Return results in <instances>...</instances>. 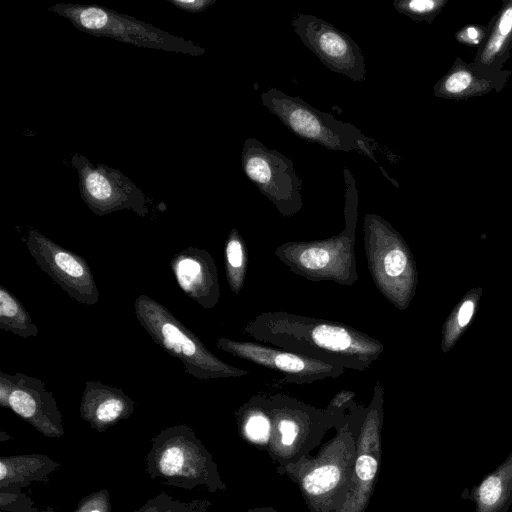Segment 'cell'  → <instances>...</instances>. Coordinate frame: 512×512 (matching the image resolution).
<instances>
[{"label":"cell","mask_w":512,"mask_h":512,"mask_svg":"<svg viewBox=\"0 0 512 512\" xmlns=\"http://www.w3.org/2000/svg\"><path fill=\"white\" fill-rule=\"evenodd\" d=\"M343 176L346 185L343 230L321 240L282 243L275 249L274 255L290 271L308 280L333 281L352 286L358 281L355 255L358 191L347 167L343 168Z\"/></svg>","instance_id":"obj_2"},{"label":"cell","mask_w":512,"mask_h":512,"mask_svg":"<svg viewBox=\"0 0 512 512\" xmlns=\"http://www.w3.org/2000/svg\"><path fill=\"white\" fill-rule=\"evenodd\" d=\"M169 3L178 9L190 12L199 13L213 5L216 0H167Z\"/></svg>","instance_id":"obj_27"},{"label":"cell","mask_w":512,"mask_h":512,"mask_svg":"<svg viewBox=\"0 0 512 512\" xmlns=\"http://www.w3.org/2000/svg\"><path fill=\"white\" fill-rule=\"evenodd\" d=\"M512 41V1H509L498 13L488 39L477 56L476 66L492 65Z\"/></svg>","instance_id":"obj_20"},{"label":"cell","mask_w":512,"mask_h":512,"mask_svg":"<svg viewBox=\"0 0 512 512\" xmlns=\"http://www.w3.org/2000/svg\"><path fill=\"white\" fill-rule=\"evenodd\" d=\"M133 402L121 389L100 381H87L82 397V413L97 424H110L132 410Z\"/></svg>","instance_id":"obj_18"},{"label":"cell","mask_w":512,"mask_h":512,"mask_svg":"<svg viewBox=\"0 0 512 512\" xmlns=\"http://www.w3.org/2000/svg\"><path fill=\"white\" fill-rule=\"evenodd\" d=\"M486 31L481 26L468 25L460 29L455 37L457 41L467 45H478L485 37Z\"/></svg>","instance_id":"obj_25"},{"label":"cell","mask_w":512,"mask_h":512,"mask_svg":"<svg viewBox=\"0 0 512 512\" xmlns=\"http://www.w3.org/2000/svg\"><path fill=\"white\" fill-rule=\"evenodd\" d=\"M215 343L234 357L282 374L289 383L310 384L327 378L336 379L345 371L343 366L256 341L221 337Z\"/></svg>","instance_id":"obj_13"},{"label":"cell","mask_w":512,"mask_h":512,"mask_svg":"<svg viewBox=\"0 0 512 512\" xmlns=\"http://www.w3.org/2000/svg\"><path fill=\"white\" fill-rule=\"evenodd\" d=\"M0 328L24 338L39 333L23 305L3 286L0 287Z\"/></svg>","instance_id":"obj_21"},{"label":"cell","mask_w":512,"mask_h":512,"mask_svg":"<svg viewBox=\"0 0 512 512\" xmlns=\"http://www.w3.org/2000/svg\"><path fill=\"white\" fill-rule=\"evenodd\" d=\"M248 256L245 241L236 228L229 232L225 244V271L230 290L239 294L244 286Z\"/></svg>","instance_id":"obj_22"},{"label":"cell","mask_w":512,"mask_h":512,"mask_svg":"<svg viewBox=\"0 0 512 512\" xmlns=\"http://www.w3.org/2000/svg\"><path fill=\"white\" fill-rule=\"evenodd\" d=\"M171 269L182 291L205 309L214 308L220 299L217 266L211 254L188 247L171 260Z\"/></svg>","instance_id":"obj_15"},{"label":"cell","mask_w":512,"mask_h":512,"mask_svg":"<svg viewBox=\"0 0 512 512\" xmlns=\"http://www.w3.org/2000/svg\"><path fill=\"white\" fill-rule=\"evenodd\" d=\"M355 396V392L342 389L331 399L326 410L331 412L333 415L338 414L340 411H344L349 407Z\"/></svg>","instance_id":"obj_26"},{"label":"cell","mask_w":512,"mask_h":512,"mask_svg":"<svg viewBox=\"0 0 512 512\" xmlns=\"http://www.w3.org/2000/svg\"><path fill=\"white\" fill-rule=\"evenodd\" d=\"M363 240L368 270L378 291L399 309L409 303L414 274L401 235L383 217L366 213Z\"/></svg>","instance_id":"obj_7"},{"label":"cell","mask_w":512,"mask_h":512,"mask_svg":"<svg viewBox=\"0 0 512 512\" xmlns=\"http://www.w3.org/2000/svg\"><path fill=\"white\" fill-rule=\"evenodd\" d=\"M249 512H275V511L270 508H257L254 510H250Z\"/></svg>","instance_id":"obj_30"},{"label":"cell","mask_w":512,"mask_h":512,"mask_svg":"<svg viewBox=\"0 0 512 512\" xmlns=\"http://www.w3.org/2000/svg\"><path fill=\"white\" fill-rule=\"evenodd\" d=\"M260 100L296 136L333 151L357 150L377 164L374 156L377 143L356 126L337 120L301 98L276 88L262 92Z\"/></svg>","instance_id":"obj_5"},{"label":"cell","mask_w":512,"mask_h":512,"mask_svg":"<svg viewBox=\"0 0 512 512\" xmlns=\"http://www.w3.org/2000/svg\"><path fill=\"white\" fill-rule=\"evenodd\" d=\"M0 400L2 405L34 423H50V419L58 417L56 402L44 383L22 373L0 372Z\"/></svg>","instance_id":"obj_16"},{"label":"cell","mask_w":512,"mask_h":512,"mask_svg":"<svg viewBox=\"0 0 512 512\" xmlns=\"http://www.w3.org/2000/svg\"><path fill=\"white\" fill-rule=\"evenodd\" d=\"M491 89L490 80L480 77V72L457 59L434 86V94L441 98L464 99L483 95Z\"/></svg>","instance_id":"obj_19"},{"label":"cell","mask_w":512,"mask_h":512,"mask_svg":"<svg viewBox=\"0 0 512 512\" xmlns=\"http://www.w3.org/2000/svg\"><path fill=\"white\" fill-rule=\"evenodd\" d=\"M71 163L78 172L80 196L96 215L124 209L142 217L149 213L145 194L120 170L102 163L93 164L77 153Z\"/></svg>","instance_id":"obj_9"},{"label":"cell","mask_w":512,"mask_h":512,"mask_svg":"<svg viewBox=\"0 0 512 512\" xmlns=\"http://www.w3.org/2000/svg\"><path fill=\"white\" fill-rule=\"evenodd\" d=\"M134 311L152 340L179 359L189 375L199 380H210L241 377L248 373L211 353L201 339L155 299L140 295L134 302Z\"/></svg>","instance_id":"obj_4"},{"label":"cell","mask_w":512,"mask_h":512,"mask_svg":"<svg viewBox=\"0 0 512 512\" xmlns=\"http://www.w3.org/2000/svg\"><path fill=\"white\" fill-rule=\"evenodd\" d=\"M384 389L379 381L365 410L357 439V457L348 494L336 512H364L375 486L381 458Z\"/></svg>","instance_id":"obj_11"},{"label":"cell","mask_w":512,"mask_h":512,"mask_svg":"<svg viewBox=\"0 0 512 512\" xmlns=\"http://www.w3.org/2000/svg\"><path fill=\"white\" fill-rule=\"evenodd\" d=\"M462 498L474 503L475 512H508L512 505V451L481 482L466 489Z\"/></svg>","instance_id":"obj_17"},{"label":"cell","mask_w":512,"mask_h":512,"mask_svg":"<svg viewBox=\"0 0 512 512\" xmlns=\"http://www.w3.org/2000/svg\"><path fill=\"white\" fill-rule=\"evenodd\" d=\"M474 311V303L472 301H466L461 306L458 313V323L460 326H465L471 319Z\"/></svg>","instance_id":"obj_28"},{"label":"cell","mask_w":512,"mask_h":512,"mask_svg":"<svg viewBox=\"0 0 512 512\" xmlns=\"http://www.w3.org/2000/svg\"><path fill=\"white\" fill-rule=\"evenodd\" d=\"M241 165L246 177L282 216L290 217L301 211L302 180L289 157L249 137L244 141Z\"/></svg>","instance_id":"obj_8"},{"label":"cell","mask_w":512,"mask_h":512,"mask_svg":"<svg viewBox=\"0 0 512 512\" xmlns=\"http://www.w3.org/2000/svg\"><path fill=\"white\" fill-rule=\"evenodd\" d=\"M6 476V467L4 463H0V479L3 480Z\"/></svg>","instance_id":"obj_29"},{"label":"cell","mask_w":512,"mask_h":512,"mask_svg":"<svg viewBox=\"0 0 512 512\" xmlns=\"http://www.w3.org/2000/svg\"><path fill=\"white\" fill-rule=\"evenodd\" d=\"M445 0H394V8L415 21L431 22L442 10Z\"/></svg>","instance_id":"obj_24"},{"label":"cell","mask_w":512,"mask_h":512,"mask_svg":"<svg viewBox=\"0 0 512 512\" xmlns=\"http://www.w3.org/2000/svg\"><path fill=\"white\" fill-rule=\"evenodd\" d=\"M243 334L258 343L360 372L384 351L380 340L348 324L285 311L258 314L244 326Z\"/></svg>","instance_id":"obj_1"},{"label":"cell","mask_w":512,"mask_h":512,"mask_svg":"<svg viewBox=\"0 0 512 512\" xmlns=\"http://www.w3.org/2000/svg\"><path fill=\"white\" fill-rule=\"evenodd\" d=\"M260 398L271 424L269 447L277 456L294 455L309 437L323 434L338 420L328 410L316 409L288 395L260 394Z\"/></svg>","instance_id":"obj_10"},{"label":"cell","mask_w":512,"mask_h":512,"mask_svg":"<svg viewBox=\"0 0 512 512\" xmlns=\"http://www.w3.org/2000/svg\"><path fill=\"white\" fill-rule=\"evenodd\" d=\"M26 246L42 271L48 274L72 299L94 305L99 300L96 282L87 262L35 229H30Z\"/></svg>","instance_id":"obj_14"},{"label":"cell","mask_w":512,"mask_h":512,"mask_svg":"<svg viewBox=\"0 0 512 512\" xmlns=\"http://www.w3.org/2000/svg\"><path fill=\"white\" fill-rule=\"evenodd\" d=\"M291 24L302 43L327 68L352 81L365 80L364 56L359 45L348 34L313 15L296 14Z\"/></svg>","instance_id":"obj_12"},{"label":"cell","mask_w":512,"mask_h":512,"mask_svg":"<svg viewBox=\"0 0 512 512\" xmlns=\"http://www.w3.org/2000/svg\"><path fill=\"white\" fill-rule=\"evenodd\" d=\"M244 435L252 442L268 443L270 419L262 404L260 395L253 396L237 412Z\"/></svg>","instance_id":"obj_23"},{"label":"cell","mask_w":512,"mask_h":512,"mask_svg":"<svg viewBox=\"0 0 512 512\" xmlns=\"http://www.w3.org/2000/svg\"><path fill=\"white\" fill-rule=\"evenodd\" d=\"M90 512H100V511H98V510H92V511H90Z\"/></svg>","instance_id":"obj_31"},{"label":"cell","mask_w":512,"mask_h":512,"mask_svg":"<svg viewBox=\"0 0 512 512\" xmlns=\"http://www.w3.org/2000/svg\"><path fill=\"white\" fill-rule=\"evenodd\" d=\"M48 10L66 18L78 30L137 47L200 56L206 50L152 24L97 4L56 3Z\"/></svg>","instance_id":"obj_6"},{"label":"cell","mask_w":512,"mask_h":512,"mask_svg":"<svg viewBox=\"0 0 512 512\" xmlns=\"http://www.w3.org/2000/svg\"><path fill=\"white\" fill-rule=\"evenodd\" d=\"M365 410H357L347 419L316 458L286 466V472L298 482L310 512H336L346 499L357 457L355 427L363 420L359 421Z\"/></svg>","instance_id":"obj_3"}]
</instances>
